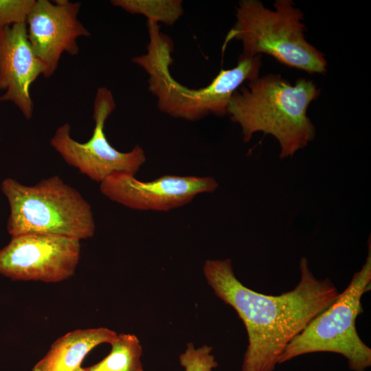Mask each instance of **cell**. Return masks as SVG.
I'll return each mask as SVG.
<instances>
[{"mask_svg":"<svg viewBox=\"0 0 371 371\" xmlns=\"http://www.w3.org/2000/svg\"><path fill=\"white\" fill-rule=\"evenodd\" d=\"M115 107L111 91L106 87L98 88L93 103L95 125L91 138L84 143L75 140L71 135V126L65 123L56 130L50 140L52 146L68 165L100 183L115 173L135 175L146 159L140 146L121 152L107 139L105 122Z\"/></svg>","mask_w":371,"mask_h":371,"instance_id":"52a82bcc","label":"cell"},{"mask_svg":"<svg viewBox=\"0 0 371 371\" xmlns=\"http://www.w3.org/2000/svg\"><path fill=\"white\" fill-rule=\"evenodd\" d=\"M111 3L132 14H142L147 21L172 25L183 14L181 0H113Z\"/></svg>","mask_w":371,"mask_h":371,"instance_id":"5bb4252c","label":"cell"},{"mask_svg":"<svg viewBox=\"0 0 371 371\" xmlns=\"http://www.w3.org/2000/svg\"><path fill=\"white\" fill-rule=\"evenodd\" d=\"M78 2L68 0H37L27 19V37L32 48L45 67V77L56 70L63 53H78L77 39L90 32L78 19Z\"/></svg>","mask_w":371,"mask_h":371,"instance_id":"30bf717a","label":"cell"},{"mask_svg":"<svg viewBox=\"0 0 371 371\" xmlns=\"http://www.w3.org/2000/svg\"><path fill=\"white\" fill-rule=\"evenodd\" d=\"M149 42L146 53L132 58L148 75V90L157 98L158 109L172 117L196 121L210 114L223 116L233 93L245 80L259 76L261 55L240 56L237 65L221 69L212 82L190 89L177 82L170 70L173 62V43L158 23L147 21Z\"/></svg>","mask_w":371,"mask_h":371,"instance_id":"3957f363","label":"cell"},{"mask_svg":"<svg viewBox=\"0 0 371 371\" xmlns=\"http://www.w3.org/2000/svg\"><path fill=\"white\" fill-rule=\"evenodd\" d=\"M1 189L10 207L6 228L11 236L41 234L82 240L95 233L91 205L58 175L32 186L6 178Z\"/></svg>","mask_w":371,"mask_h":371,"instance_id":"277c9868","label":"cell"},{"mask_svg":"<svg viewBox=\"0 0 371 371\" xmlns=\"http://www.w3.org/2000/svg\"><path fill=\"white\" fill-rule=\"evenodd\" d=\"M218 186L212 177L167 175L143 181L133 175L115 173L100 183V190L131 209L168 212L187 205L200 194L214 192Z\"/></svg>","mask_w":371,"mask_h":371,"instance_id":"9c48e42d","label":"cell"},{"mask_svg":"<svg viewBox=\"0 0 371 371\" xmlns=\"http://www.w3.org/2000/svg\"><path fill=\"white\" fill-rule=\"evenodd\" d=\"M300 280L279 295L258 293L236 277L232 260H208L203 273L214 293L231 306L243 322L248 336L241 371H273L291 340L338 297L328 278L317 279L308 261H300Z\"/></svg>","mask_w":371,"mask_h":371,"instance_id":"6da1fadb","label":"cell"},{"mask_svg":"<svg viewBox=\"0 0 371 371\" xmlns=\"http://www.w3.org/2000/svg\"><path fill=\"white\" fill-rule=\"evenodd\" d=\"M212 350L207 345L195 349L192 343H188L186 351L179 356L180 364L185 371H212L218 366Z\"/></svg>","mask_w":371,"mask_h":371,"instance_id":"9a60e30c","label":"cell"},{"mask_svg":"<svg viewBox=\"0 0 371 371\" xmlns=\"http://www.w3.org/2000/svg\"><path fill=\"white\" fill-rule=\"evenodd\" d=\"M45 67L34 54L27 37V24L0 29V101L12 102L26 119L33 115L30 87Z\"/></svg>","mask_w":371,"mask_h":371,"instance_id":"8fae6325","label":"cell"},{"mask_svg":"<svg viewBox=\"0 0 371 371\" xmlns=\"http://www.w3.org/2000/svg\"><path fill=\"white\" fill-rule=\"evenodd\" d=\"M35 0H0V29L26 23Z\"/></svg>","mask_w":371,"mask_h":371,"instance_id":"2e32d148","label":"cell"},{"mask_svg":"<svg viewBox=\"0 0 371 371\" xmlns=\"http://www.w3.org/2000/svg\"><path fill=\"white\" fill-rule=\"evenodd\" d=\"M368 245V256L361 269L354 273L337 299L291 340L278 363L306 354L328 352L344 356L353 371H365L370 367L371 349L356 328V319L363 312L361 297L371 287L370 236Z\"/></svg>","mask_w":371,"mask_h":371,"instance_id":"8992f818","label":"cell"},{"mask_svg":"<svg viewBox=\"0 0 371 371\" xmlns=\"http://www.w3.org/2000/svg\"><path fill=\"white\" fill-rule=\"evenodd\" d=\"M80 240L41 234L11 236L0 249V275L12 280L56 283L71 278L80 258Z\"/></svg>","mask_w":371,"mask_h":371,"instance_id":"ba28073f","label":"cell"},{"mask_svg":"<svg viewBox=\"0 0 371 371\" xmlns=\"http://www.w3.org/2000/svg\"><path fill=\"white\" fill-rule=\"evenodd\" d=\"M319 93L312 80L301 78L291 85L280 74H269L236 90L227 114L240 125L244 142H249L257 132L269 134L279 143L280 157L287 158L315 137L307 109Z\"/></svg>","mask_w":371,"mask_h":371,"instance_id":"7a4b0ae2","label":"cell"},{"mask_svg":"<svg viewBox=\"0 0 371 371\" xmlns=\"http://www.w3.org/2000/svg\"><path fill=\"white\" fill-rule=\"evenodd\" d=\"M275 10L258 0H242L236 8V21L228 32L222 52L233 39L241 41L240 56H271L280 63L311 74H324V54L310 44L304 35L303 13L291 0H277Z\"/></svg>","mask_w":371,"mask_h":371,"instance_id":"5b68a950","label":"cell"},{"mask_svg":"<svg viewBox=\"0 0 371 371\" xmlns=\"http://www.w3.org/2000/svg\"><path fill=\"white\" fill-rule=\"evenodd\" d=\"M74 371H91L90 370H89L88 368H82L81 366H80L79 368H78L76 370H75Z\"/></svg>","mask_w":371,"mask_h":371,"instance_id":"e0dca14e","label":"cell"},{"mask_svg":"<svg viewBox=\"0 0 371 371\" xmlns=\"http://www.w3.org/2000/svg\"><path fill=\"white\" fill-rule=\"evenodd\" d=\"M117 334L107 328L77 329L56 339L32 371H74L95 347L111 344Z\"/></svg>","mask_w":371,"mask_h":371,"instance_id":"7c38bea8","label":"cell"},{"mask_svg":"<svg viewBox=\"0 0 371 371\" xmlns=\"http://www.w3.org/2000/svg\"><path fill=\"white\" fill-rule=\"evenodd\" d=\"M109 354L98 363L87 368L91 371H143L142 348L137 336L120 334L110 344Z\"/></svg>","mask_w":371,"mask_h":371,"instance_id":"4fadbf2b","label":"cell"}]
</instances>
